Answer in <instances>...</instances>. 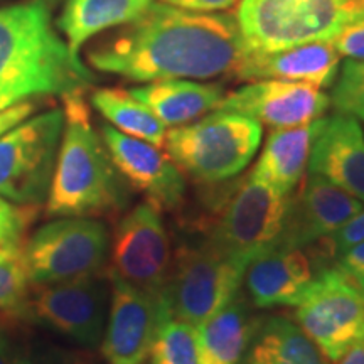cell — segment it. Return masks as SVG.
I'll use <instances>...</instances> for the list:
<instances>
[{
  "instance_id": "6da1fadb",
  "label": "cell",
  "mask_w": 364,
  "mask_h": 364,
  "mask_svg": "<svg viewBox=\"0 0 364 364\" xmlns=\"http://www.w3.org/2000/svg\"><path fill=\"white\" fill-rule=\"evenodd\" d=\"M248 53L231 14L193 12L154 0L135 19L103 33L86 58L97 71L150 83L235 73Z\"/></svg>"
},
{
  "instance_id": "7a4b0ae2",
  "label": "cell",
  "mask_w": 364,
  "mask_h": 364,
  "mask_svg": "<svg viewBox=\"0 0 364 364\" xmlns=\"http://www.w3.org/2000/svg\"><path fill=\"white\" fill-rule=\"evenodd\" d=\"M59 0L0 7V107L86 91L95 75L59 33Z\"/></svg>"
},
{
  "instance_id": "3957f363",
  "label": "cell",
  "mask_w": 364,
  "mask_h": 364,
  "mask_svg": "<svg viewBox=\"0 0 364 364\" xmlns=\"http://www.w3.org/2000/svg\"><path fill=\"white\" fill-rule=\"evenodd\" d=\"M83 93L63 97L65 129L46 199L49 218L110 215L124 209L130 199L129 186L91 124Z\"/></svg>"
},
{
  "instance_id": "277c9868",
  "label": "cell",
  "mask_w": 364,
  "mask_h": 364,
  "mask_svg": "<svg viewBox=\"0 0 364 364\" xmlns=\"http://www.w3.org/2000/svg\"><path fill=\"white\" fill-rule=\"evenodd\" d=\"M262 142V125L241 113L215 110L172 127L164 147L182 174L199 184H220L247 169Z\"/></svg>"
},
{
  "instance_id": "5b68a950",
  "label": "cell",
  "mask_w": 364,
  "mask_h": 364,
  "mask_svg": "<svg viewBox=\"0 0 364 364\" xmlns=\"http://www.w3.org/2000/svg\"><path fill=\"white\" fill-rule=\"evenodd\" d=\"M356 9V0H240L235 17L250 53H273L331 41Z\"/></svg>"
},
{
  "instance_id": "8992f818",
  "label": "cell",
  "mask_w": 364,
  "mask_h": 364,
  "mask_svg": "<svg viewBox=\"0 0 364 364\" xmlns=\"http://www.w3.org/2000/svg\"><path fill=\"white\" fill-rule=\"evenodd\" d=\"M290 196L248 174L233 194H226L204 240L228 262L247 270L250 263L279 245Z\"/></svg>"
},
{
  "instance_id": "52a82bcc",
  "label": "cell",
  "mask_w": 364,
  "mask_h": 364,
  "mask_svg": "<svg viewBox=\"0 0 364 364\" xmlns=\"http://www.w3.org/2000/svg\"><path fill=\"white\" fill-rule=\"evenodd\" d=\"M65 129L63 108L26 118L0 136V196L22 206L46 203Z\"/></svg>"
},
{
  "instance_id": "ba28073f",
  "label": "cell",
  "mask_w": 364,
  "mask_h": 364,
  "mask_svg": "<svg viewBox=\"0 0 364 364\" xmlns=\"http://www.w3.org/2000/svg\"><path fill=\"white\" fill-rule=\"evenodd\" d=\"M108 252V228L86 216L46 223L22 248L31 284L36 285L95 275L107 262Z\"/></svg>"
},
{
  "instance_id": "9c48e42d",
  "label": "cell",
  "mask_w": 364,
  "mask_h": 364,
  "mask_svg": "<svg viewBox=\"0 0 364 364\" xmlns=\"http://www.w3.org/2000/svg\"><path fill=\"white\" fill-rule=\"evenodd\" d=\"M245 272L206 240L181 245L167 282V307L176 318L199 327L240 294Z\"/></svg>"
},
{
  "instance_id": "30bf717a",
  "label": "cell",
  "mask_w": 364,
  "mask_h": 364,
  "mask_svg": "<svg viewBox=\"0 0 364 364\" xmlns=\"http://www.w3.org/2000/svg\"><path fill=\"white\" fill-rule=\"evenodd\" d=\"M295 322L331 363L364 339V294L336 265H322Z\"/></svg>"
},
{
  "instance_id": "8fae6325",
  "label": "cell",
  "mask_w": 364,
  "mask_h": 364,
  "mask_svg": "<svg viewBox=\"0 0 364 364\" xmlns=\"http://www.w3.org/2000/svg\"><path fill=\"white\" fill-rule=\"evenodd\" d=\"M161 209L149 201L122 218L112 240V272L157 300H166L171 240Z\"/></svg>"
},
{
  "instance_id": "7c38bea8",
  "label": "cell",
  "mask_w": 364,
  "mask_h": 364,
  "mask_svg": "<svg viewBox=\"0 0 364 364\" xmlns=\"http://www.w3.org/2000/svg\"><path fill=\"white\" fill-rule=\"evenodd\" d=\"M107 307L108 287L97 273L41 285L31 302L41 322L86 348L102 343Z\"/></svg>"
},
{
  "instance_id": "4fadbf2b",
  "label": "cell",
  "mask_w": 364,
  "mask_h": 364,
  "mask_svg": "<svg viewBox=\"0 0 364 364\" xmlns=\"http://www.w3.org/2000/svg\"><path fill=\"white\" fill-rule=\"evenodd\" d=\"M110 284V314L102 339L103 356L108 364H144L169 307L166 300H157L113 272Z\"/></svg>"
},
{
  "instance_id": "5bb4252c",
  "label": "cell",
  "mask_w": 364,
  "mask_h": 364,
  "mask_svg": "<svg viewBox=\"0 0 364 364\" xmlns=\"http://www.w3.org/2000/svg\"><path fill=\"white\" fill-rule=\"evenodd\" d=\"M329 105V95L312 85L258 80L225 95L220 110L241 113L272 129H290L322 118Z\"/></svg>"
},
{
  "instance_id": "9a60e30c",
  "label": "cell",
  "mask_w": 364,
  "mask_h": 364,
  "mask_svg": "<svg viewBox=\"0 0 364 364\" xmlns=\"http://www.w3.org/2000/svg\"><path fill=\"white\" fill-rule=\"evenodd\" d=\"M102 139L122 177L147 196L150 204L161 211L181 208L186 199V179L169 156L108 124L102 125Z\"/></svg>"
},
{
  "instance_id": "2e32d148",
  "label": "cell",
  "mask_w": 364,
  "mask_h": 364,
  "mask_svg": "<svg viewBox=\"0 0 364 364\" xmlns=\"http://www.w3.org/2000/svg\"><path fill=\"white\" fill-rule=\"evenodd\" d=\"M363 201L331 184L324 177L311 174L302 188L290 196L289 211L279 245L282 250H306L327 238L361 211Z\"/></svg>"
},
{
  "instance_id": "e0dca14e",
  "label": "cell",
  "mask_w": 364,
  "mask_h": 364,
  "mask_svg": "<svg viewBox=\"0 0 364 364\" xmlns=\"http://www.w3.org/2000/svg\"><path fill=\"white\" fill-rule=\"evenodd\" d=\"M307 172L364 203V132L356 118L341 113L321 118Z\"/></svg>"
},
{
  "instance_id": "ac0fdd59",
  "label": "cell",
  "mask_w": 364,
  "mask_h": 364,
  "mask_svg": "<svg viewBox=\"0 0 364 364\" xmlns=\"http://www.w3.org/2000/svg\"><path fill=\"white\" fill-rule=\"evenodd\" d=\"M322 265H314L312 258L300 248L270 250L245 272L250 302L258 309L299 306Z\"/></svg>"
},
{
  "instance_id": "d6986e66",
  "label": "cell",
  "mask_w": 364,
  "mask_h": 364,
  "mask_svg": "<svg viewBox=\"0 0 364 364\" xmlns=\"http://www.w3.org/2000/svg\"><path fill=\"white\" fill-rule=\"evenodd\" d=\"M339 68L341 54L331 41H314L282 51L248 53L235 75L245 81L284 80L324 90L334 85Z\"/></svg>"
},
{
  "instance_id": "ffe728a7",
  "label": "cell",
  "mask_w": 364,
  "mask_h": 364,
  "mask_svg": "<svg viewBox=\"0 0 364 364\" xmlns=\"http://www.w3.org/2000/svg\"><path fill=\"white\" fill-rule=\"evenodd\" d=\"M129 91L166 127L188 125L218 110L226 95L221 85L193 80L150 81Z\"/></svg>"
},
{
  "instance_id": "44dd1931",
  "label": "cell",
  "mask_w": 364,
  "mask_h": 364,
  "mask_svg": "<svg viewBox=\"0 0 364 364\" xmlns=\"http://www.w3.org/2000/svg\"><path fill=\"white\" fill-rule=\"evenodd\" d=\"M318 125L321 118L307 125L273 130L250 176L277 193L292 194L306 176Z\"/></svg>"
},
{
  "instance_id": "7402d4cb",
  "label": "cell",
  "mask_w": 364,
  "mask_h": 364,
  "mask_svg": "<svg viewBox=\"0 0 364 364\" xmlns=\"http://www.w3.org/2000/svg\"><path fill=\"white\" fill-rule=\"evenodd\" d=\"M238 364H331L297 322L270 316L255 322Z\"/></svg>"
},
{
  "instance_id": "603a6c76",
  "label": "cell",
  "mask_w": 364,
  "mask_h": 364,
  "mask_svg": "<svg viewBox=\"0 0 364 364\" xmlns=\"http://www.w3.org/2000/svg\"><path fill=\"white\" fill-rule=\"evenodd\" d=\"M257 318L241 292L198 331L199 364H238L247 349Z\"/></svg>"
},
{
  "instance_id": "cb8c5ba5",
  "label": "cell",
  "mask_w": 364,
  "mask_h": 364,
  "mask_svg": "<svg viewBox=\"0 0 364 364\" xmlns=\"http://www.w3.org/2000/svg\"><path fill=\"white\" fill-rule=\"evenodd\" d=\"M154 0H65L56 17L59 33L75 53L90 39L135 19Z\"/></svg>"
},
{
  "instance_id": "d4e9b609",
  "label": "cell",
  "mask_w": 364,
  "mask_h": 364,
  "mask_svg": "<svg viewBox=\"0 0 364 364\" xmlns=\"http://www.w3.org/2000/svg\"><path fill=\"white\" fill-rule=\"evenodd\" d=\"M91 105L108 124L122 134L145 140L159 149L164 147L167 134L166 125L129 90H95L91 95Z\"/></svg>"
},
{
  "instance_id": "484cf974",
  "label": "cell",
  "mask_w": 364,
  "mask_h": 364,
  "mask_svg": "<svg viewBox=\"0 0 364 364\" xmlns=\"http://www.w3.org/2000/svg\"><path fill=\"white\" fill-rule=\"evenodd\" d=\"M149 358L150 364H199L198 331L167 311L159 324Z\"/></svg>"
},
{
  "instance_id": "4316f807",
  "label": "cell",
  "mask_w": 364,
  "mask_h": 364,
  "mask_svg": "<svg viewBox=\"0 0 364 364\" xmlns=\"http://www.w3.org/2000/svg\"><path fill=\"white\" fill-rule=\"evenodd\" d=\"M29 273L19 248L0 247V312L22 316L27 311Z\"/></svg>"
},
{
  "instance_id": "83f0119b",
  "label": "cell",
  "mask_w": 364,
  "mask_h": 364,
  "mask_svg": "<svg viewBox=\"0 0 364 364\" xmlns=\"http://www.w3.org/2000/svg\"><path fill=\"white\" fill-rule=\"evenodd\" d=\"M331 88L329 100L336 113L364 120V61L346 59Z\"/></svg>"
},
{
  "instance_id": "f1b7e54d",
  "label": "cell",
  "mask_w": 364,
  "mask_h": 364,
  "mask_svg": "<svg viewBox=\"0 0 364 364\" xmlns=\"http://www.w3.org/2000/svg\"><path fill=\"white\" fill-rule=\"evenodd\" d=\"M38 216V208L22 206L0 196V247L19 248L27 226Z\"/></svg>"
},
{
  "instance_id": "f546056e",
  "label": "cell",
  "mask_w": 364,
  "mask_h": 364,
  "mask_svg": "<svg viewBox=\"0 0 364 364\" xmlns=\"http://www.w3.org/2000/svg\"><path fill=\"white\" fill-rule=\"evenodd\" d=\"M332 46L336 48L341 56L348 59H358L364 61V7L359 6L354 11L341 31L331 39Z\"/></svg>"
},
{
  "instance_id": "4dcf8cb0",
  "label": "cell",
  "mask_w": 364,
  "mask_h": 364,
  "mask_svg": "<svg viewBox=\"0 0 364 364\" xmlns=\"http://www.w3.org/2000/svg\"><path fill=\"white\" fill-rule=\"evenodd\" d=\"M321 241H326V252L329 253L332 258H338L339 255L348 252L349 248L363 243L364 241V206L361 211H358L351 220L346 223V225H343L331 236H327V238Z\"/></svg>"
},
{
  "instance_id": "1f68e13d",
  "label": "cell",
  "mask_w": 364,
  "mask_h": 364,
  "mask_svg": "<svg viewBox=\"0 0 364 364\" xmlns=\"http://www.w3.org/2000/svg\"><path fill=\"white\" fill-rule=\"evenodd\" d=\"M334 265L364 294V241L339 255Z\"/></svg>"
},
{
  "instance_id": "d6a6232c",
  "label": "cell",
  "mask_w": 364,
  "mask_h": 364,
  "mask_svg": "<svg viewBox=\"0 0 364 364\" xmlns=\"http://www.w3.org/2000/svg\"><path fill=\"white\" fill-rule=\"evenodd\" d=\"M36 105L33 102H21L11 107H0V136L7 134L16 125L22 124L26 118L31 117Z\"/></svg>"
},
{
  "instance_id": "836d02e7",
  "label": "cell",
  "mask_w": 364,
  "mask_h": 364,
  "mask_svg": "<svg viewBox=\"0 0 364 364\" xmlns=\"http://www.w3.org/2000/svg\"><path fill=\"white\" fill-rule=\"evenodd\" d=\"M161 2L193 12H223L235 7L240 0H161Z\"/></svg>"
},
{
  "instance_id": "e575fe53",
  "label": "cell",
  "mask_w": 364,
  "mask_h": 364,
  "mask_svg": "<svg viewBox=\"0 0 364 364\" xmlns=\"http://www.w3.org/2000/svg\"><path fill=\"white\" fill-rule=\"evenodd\" d=\"M338 364H364V339L359 341L343 354Z\"/></svg>"
},
{
  "instance_id": "d590c367",
  "label": "cell",
  "mask_w": 364,
  "mask_h": 364,
  "mask_svg": "<svg viewBox=\"0 0 364 364\" xmlns=\"http://www.w3.org/2000/svg\"><path fill=\"white\" fill-rule=\"evenodd\" d=\"M0 364H14L12 346L2 331H0Z\"/></svg>"
},
{
  "instance_id": "8d00e7d4",
  "label": "cell",
  "mask_w": 364,
  "mask_h": 364,
  "mask_svg": "<svg viewBox=\"0 0 364 364\" xmlns=\"http://www.w3.org/2000/svg\"><path fill=\"white\" fill-rule=\"evenodd\" d=\"M356 2L359 4V6H363V7H364V0H356Z\"/></svg>"
},
{
  "instance_id": "74e56055",
  "label": "cell",
  "mask_w": 364,
  "mask_h": 364,
  "mask_svg": "<svg viewBox=\"0 0 364 364\" xmlns=\"http://www.w3.org/2000/svg\"><path fill=\"white\" fill-rule=\"evenodd\" d=\"M17 364H31V363H26V361H22V363H17Z\"/></svg>"
}]
</instances>
